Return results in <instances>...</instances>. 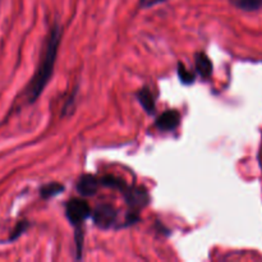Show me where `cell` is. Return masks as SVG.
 I'll return each instance as SVG.
<instances>
[{
  "mask_svg": "<svg viewBox=\"0 0 262 262\" xmlns=\"http://www.w3.org/2000/svg\"><path fill=\"white\" fill-rule=\"evenodd\" d=\"M61 38V28L59 25H54L51 28L50 33H49L48 41H46L45 51L41 58L40 66H38L37 71H36L35 76H33L32 81L27 87V100L30 104L35 102L38 99L41 94H42L43 89L50 81L51 74L54 71V64L56 60V54H58V46Z\"/></svg>",
  "mask_w": 262,
  "mask_h": 262,
  "instance_id": "cell-1",
  "label": "cell"
},
{
  "mask_svg": "<svg viewBox=\"0 0 262 262\" xmlns=\"http://www.w3.org/2000/svg\"><path fill=\"white\" fill-rule=\"evenodd\" d=\"M66 215L68 217L69 223L74 227H81L82 223L89 219L92 215L91 207L86 201L79 199H73L67 204Z\"/></svg>",
  "mask_w": 262,
  "mask_h": 262,
  "instance_id": "cell-2",
  "label": "cell"
},
{
  "mask_svg": "<svg viewBox=\"0 0 262 262\" xmlns=\"http://www.w3.org/2000/svg\"><path fill=\"white\" fill-rule=\"evenodd\" d=\"M124 200L132 211H140L150 204V194L142 187H128L123 191Z\"/></svg>",
  "mask_w": 262,
  "mask_h": 262,
  "instance_id": "cell-3",
  "label": "cell"
},
{
  "mask_svg": "<svg viewBox=\"0 0 262 262\" xmlns=\"http://www.w3.org/2000/svg\"><path fill=\"white\" fill-rule=\"evenodd\" d=\"M117 210L109 204L100 205L92 212V219H94L95 225L101 228V229H110L114 225V223L117 222Z\"/></svg>",
  "mask_w": 262,
  "mask_h": 262,
  "instance_id": "cell-4",
  "label": "cell"
},
{
  "mask_svg": "<svg viewBox=\"0 0 262 262\" xmlns=\"http://www.w3.org/2000/svg\"><path fill=\"white\" fill-rule=\"evenodd\" d=\"M181 123V114L177 110H166L156 119V127L160 130H174Z\"/></svg>",
  "mask_w": 262,
  "mask_h": 262,
  "instance_id": "cell-5",
  "label": "cell"
},
{
  "mask_svg": "<svg viewBox=\"0 0 262 262\" xmlns=\"http://www.w3.org/2000/svg\"><path fill=\"white\" fill-rule=\"evenodd\" d=\"M100 181L95 176L91 174H84L81 178L78 179V183H77V191L84 197L94 196L96 193V191L99 189Z\"/></svg>",
  "mask_w": 262,
  "mask_h": 262,
  "instance_id": "cell-6",
  "label": "cell"
},
{
  "mask_svg": "<svg viewBox=\"0 0 262 262\" xmlns=\"http://www.w3.org/2000/svg\"><path fill=\"white\" fill-rule=\"evenodd\" d=\"M194 61H196V69L200 73V76L204 77V78H209L212 74V63L207 58L206 54L197 53Z\"/></svg>",
  "mask_w": 262,
  "mask_h": 262,
  "instance_id": "cell-7",
  "label": "cell"
},
{
  "mask_svg": "<svg viewBox=\"0 0 262 262\" xmlns=\"http://www.w3.org/2000/svg\"><path fill=\"white\" fill-rule=\"evenodd\" d=\"M137 97L140 104L142 105V107L146 110L147 114H154V113H155V109H156L155 99H154L152 92H151L147 87L141 90V91L137 94Z\"/></svg>",
  "mask_w": 262,
  "mask_h": 262,
  "instance_id": "cell-8",
  "label": "cell"
},
{
  "mask_svg": "<svg viewBox=\"0 0 262 262\" xmlns=\"http://www.w3.org/2000/svg\"><path fill=\"white\" fill-rule=\"evenodd\" d=\"M235 8L246 10V12H255L262 8V0H229Z\"/></svg>",
  "mask_w": 262,
  "mask_h": 262,
  "instance_id": "cell-9",
  "label": "cell"
},
{
  "mask_svg": "<svg viewBox=\"0 0 262 262\" xmlns=\"http://www.w3.org/2000/svg\"><path fill=\"white\" fill-rule=\"evenodd\" d=\"M64 191V186L60 183H49L45 184L40 188V194L43 200L51 199V197L56 196V194H60Z\"/></svg>",
  "mask_w": 262,
  "mask_h": 262,
  "instance_id": "cell-10",
  "label": "cell"
},
{
  "mask_svg": "<svg viewBox=\"0 0 262 262\" xmlns=\"http://www.w3.org/2000/svg\"><path fill=\"white\" fill-rule=\"evenodd\" d=\"M100 183L105 187H109V188H113V189H119V191L122 192L127 188V184H125V182L123 181V179L118 178V177L115 176H110V174L109 176L102 177Z\"/></svg>",
  "mask_w": 262,
  "mask_h": 262,
  "instance_id": "cell-11",
  "label": "cell"
},
{
  "mask_svg": "<svg viewBox=\"0 0 262 262\" xmlns=\"http://www.w3.org/2000/svg\"><path fill=\"white\" fill-rule=\"evenodd\" d=\"M178 77L182 83L184 84H192L194 82V79H196L194 78V74L192 72H189L186 68V66L182 63L178 64Z\"/></svg>",
  "mask_w": 262,
  "mask_h": 262,
  "instance_id": "cell-12",
  "label": "cell"
},
{
  "mask_svg": "<svg viewBox=\"0 0 262 262\" xmlns=\"http://www.w3.org/2000/svg\"><path fill=\"white\" fill-rule=\"evenodd\" d=\"M28 228H30V223L26 222V220H22V222L17 223V225L14 227V229H13L12 234H10L9 237V242H13V241L18 239V238H19L20 235L28 229Z\"/></svg>",
  "mask_w": 262,
  "mask_h": 262,
  "instance_id": "cell-13",
  "label": "cell"
},
{
  "mask_svg": "<svg viewBox=\"0 0 262 262\" xmlns=\"http://www.w3.org/2000/svg\"><path fill=\"white\" fill-rule=\"evenodd\" d=\"M165 2H168V0H140V7L143 8V9H147V8L155 7V5Z\"/></svg>",
  "mask_w": 262,
  "mask_h": 262,
  "instance_id": "cell-14",
  "label": "cell"
}]
</instances>
